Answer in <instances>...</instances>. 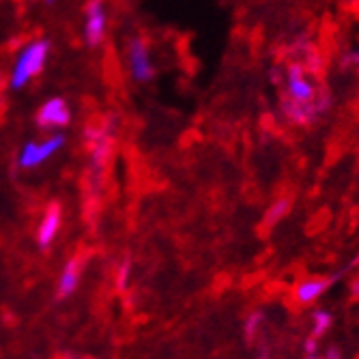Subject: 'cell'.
<instances>
[{"label":"cell","instance_id":"1","mask_svg":"<svg viewBox=\"0 0 359 359\" xmlns=\"http://www.w3.org/2000/svg\"><path fill=\"white\" fill-rule=\"evenodd\" d=\"M273 80L280 86V112L295 127L314 125L334 104L327 86H323L302 60H292L284 69H278Z\"/></svg>","mask_w":359,"mask_h":359},{"label":"cell","instance_id":"2","mask_svg":"<svg viewBox=\"0 0 359 359\" xmlns=\"http://www.w3.org/2000/svg\"><path fill=\"white\" fill-rule=\"evenodd\" d=\"M48 56H50V39L46 37L30 39L15 56V62L9 74V86L13 90L26 88L32 80L41 76V72L46 69Z\"/></svg>","mask_w":359,"mask_h":359},{"label":"cell","instance_id":"3","mask_svg":"<svg viewBox=\"0 0 359 359\" xmlns=\"http://www.w3.org/2000/svg\"><path fill=\"white\" fill-rule=\"evenodd\" d=\"M65 144H67V138L60 132H50L41 140H28L18 153V166L22 170H37L48 164L52 157H56L65 149Z\"/></svg>","mask_w":359,"mask_h":359},{"label":"cell","instance_id":"4","mask_svg":"<svg viewBox=\"0 0 359 359\" xmlns=\"http://www.w3.org/2000/svg\"><path fill=\"white\" fill-rule=\"evenodd\" d=\"M125 58H127V67L132 78L140 84H147L155 78V65L151 58V48L144 37L134 35L127 39L125 46Z\"/></svg>","mask_w":359,"mask_h":359},{"label":"cell","instance_id":"5","mask_svg":"<svg viewBox=\"0 0 359 359\" xmlns=\"http://www.w3.org/2000/svg\"><path fill=\"white\" fill-rule=\"evenodd\" d=\"M340 278L338 276H308V278H302L295 286H292V304L297 308H314L323 297L325 292H327L334 282Z\"/></svg>","mask_w":359,"mask_h":359},{"label":"cell","instance_id":"6","mask_svg":"<svg viewBox=\"0 0 359 359\" xmlns=\"http://www.w3.org/2000/svg\"><path fill=\"white\" fill-rule=\"evenodd\" d=\"M35 121L43 132H58V129H65L72 123V108L62 97H50L39 106Z\"/></svg>","mask_w":359,"mask_h":359},{"label":"cell","instance_id":"7","mask_svg":"<svg viewBox=\"0 0 359 359\" xmlns=\"http://www.w3.org/2000/svg\"><path fill=\"white\" fill-rule=\"evenodd\" d=\"M108 30V11L104 0H88L84 11V41L88 48L102 46Z\"/></svg>","mask_w":359,"mask_h":359},{"label":"cell","instance_id":"8","mask_svg":"<svg viewBox=\"0 0 359 359\" xmlns=\"http://www.w3.org/2000/svg\"><path fill=\"white\" fill-rule=\"evenodd\" d=\"M62 222H65V213H62V207L58 203H50L41 217H39V224H37V231H35V241L41 250H50L60 231H62Z\"/></svg>","mask_w":359,"mask_h":359},{"label":"cell","instance_id":"9","mask_svg":"<svg viewBox=\"0 0 359 359\" xmlns=\"http://www.w3.org/2000/svg\"><path fill=\"white\" fill-rule=\"evenodd\" d=\"M86 142H88V153H90V166L95 170H102L106 159L110 155V147H112V136L106 129L104 123H97V125H90L86 132Z\"/></svg>","mask_w":359,"mask_h":359},{"label":"cell","instance_id":"10","mask_svg":"<svg viewBox=\"0 0 359 359\" xmlns=\"http://www.w3.org/2000/svg\"><path fill=\"white\" fill-rule=\"evenodd\" d=\"M82 258L74 256L67 263L62 265L58 280H56V299H69L74 292L78 290L80 282H82Z\"/></svg>","mask_w":359,"mask_h":359},{"label":"cell","instance_id":"11","mask_svg":"<svg viewBox=\"0 0 359 359\" xmlns=\"http://www.w3.org/2000/svg\"><path fill=\"white\" fill-rule=\"evenodd\" d=\"M312 312H310V320H308V340H312V342H318L320 344V340H325L327 338V334L332 332V327H334V312L332 310H327V308H310Z\"/></svg>","mask_w":359,"mask_h":359},{"label":"cell","instance_id":"12","mask_svg":"<svg viewBox=\"0 0 359 359\" xmlns=\"http://www.w3.org/2000/svg\"><path fill=\"white\" fill-rule=\"evenodd\" d=\"M265 323H267V314L263 310L250 312L245 316V323H243V338L248 342H252L254 338H258V334L265 330Z\"/></svg>","mask_w":359,"mask_h":359},{"label":"cell","instance_id":"13","mask_svg":"<svg viewBox=\"0 0 359 359\" xmlns=\"http://www.w3.org/2000/svg\"><path fill=\"white\" fill-rule=\"evenodd\" d=\"M290 198L288 196H284V198H278L273 205H271V209H269V213H267V222L269 224H278L280 219H284L286 215H288V211H290Z\"/></svg>","mask_w":359,"mask_h":359},{"label":"cell","instance_id":"14","mask_svg":"<svg viewBox=\"0 0 359 359\" xmlns=\"http://www.w3.org/2000/svg\"><path fill=\"white\" fill-rule=\"evenodd\" d=\"M129 276H132V263H129V260H125V263L118 267V273H116L118 288H127V284H129Z\"/></svg>","mask_w":359,"mask_h":359},{"label":"cell","instance_id":"15","mask_svg":"<svg viewBox=\"0 0 359 359\" xmlns=\"http://www.w3.org/2000/svg\"><path fill=\"white\" fill-rule=\"evenodd\" d=\"M342 67H346V69H359V48L348 50L342 56Z\"/></svg>","mask_w":359,"mask_h":359},{"label":"cell","instance_id":"16","mask_svg":"<svg viewBox=\"0 0 359 359\" xmlns=\"http://www.w3.org/2000/svg\"><path fill=\"white\" fill-rule=\"evenodd\" d=\"M351 297L355 299V304L359 306V278L351 282Z\"/></svg>","mask_w":359,"mask_h":359},{"label":"cell","instance_id":"17","mask_svg":"<svg viewBox=\"0 0 359 359\" xmlns=\"http://www.w3.org/2000/svg\"><path fill=\"white\" fill-rule=\"evenodd\" d=\"M56 3V0H46V5H54Z\"/></svg>","mask_w":359,"mask_h":359},{"label":"cell","instance_id":"18","mask_svg":"<svg viewBox=\"0 0 359 359\" xmlns=\"http://www.w3.org/2000/svg\"><path fill=\"white\" fill-rule=\"evenodd\" d=\"M0 93H3V78H0Z\"/></svg>","mask_w":359,"mask_h":359}]
</instances>
